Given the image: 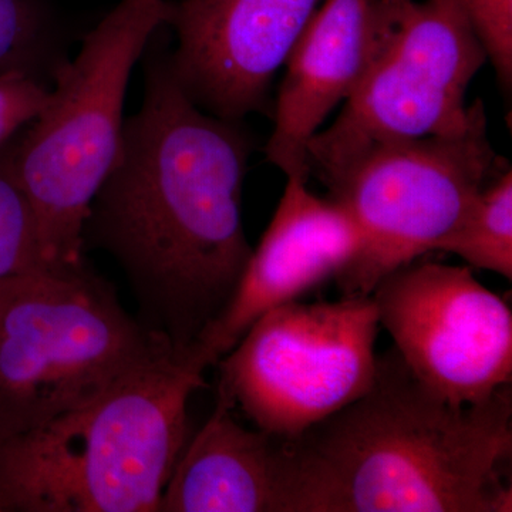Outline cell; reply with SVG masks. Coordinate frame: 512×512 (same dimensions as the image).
Returning a JSON list of instances; mask_svg holds the SVG:
<instances>
[{"mask_svg": "<svg viewBox=\"0 0 512 512\" xmlns=\"http://www.w3.org/2000/svg\"><path fill=\"white\" fill-rule=\"evenodd\" d=\"M144 55L143 103L124 121L119 157L90 205L84 251L119 264L140 322L191 360L254 249L242 221L252 141L241 121L187 96L164 46Z\"/></svg>", "mask_w": 512, "mask_h": 512, "instance_id": "cell-1", "label": "cell"}, {"mask_svg": "<svg viewBox=\"0 0 512 512\" xmlns=\"http://www.w3.org/2000/svg\"><path fill=\"white\" fill-rule=\"evenodd\" d=\"M285 512H511L510 386L448 402L392 349L355 402L282 439Z\"/></svg>", "mask_w": 512, "mask_h": 512, "instance_id": "cell-2", "label": "cell"}, {"mask_svg": "<svg viewBox=\"0 0 512 512\" xmlns=\"http://www.w3.org/2000/svg\"><path fill=\"white\" fill-rule=\"evenodd\" d=\"M204 372L171 356L0 440V512H160Z\"/></svg>", "mask_w": 512, "mask_h": 512, "instance_id": "cell-3", "label": "cell"}, {"mask_svg": "<svg viewBox=\"0 0 512 512\" xmlns=\"http://www.w3.org/2000/svg\"><path fill=\"white\" fill-rule=\"evenodd\" d=\"M167 8L168 0H120L57 69L46 106L16 137V168L49 269L86 264L84 222L120 154L128 82Z\"/></svg>", "mask_w": 512, "mask_h": 512, "instance_id": "cell-4", "label": "cell"}, {"mask_svg": "<svg viewBox=\"0 0 512 512\" xmlns=\"http://www.w3.org/2000/svg\"><path fill=\"white\" fill-rule=\"evenodd\" d=\"M171 356V346L128 315L87 264L3 279L0 440L82 407Z\"/></svg>", "mask_w": 512, "mask_h": 512, "instance_id": "cell-5", "label": "cell"}, {"mask_svg": "<svg viewBox=\"0 0 512 512\" xmlns=\"http://www.w3.org/2000/svg\"><path fill=\"white\" fill-rule=\"evenodd\" d=\"M507 167L487 134L484 106L453 134L377 144L326 183L363 248L338 279L342 295H370L384 276L436 252L488 181Z\"/></svg>", "mask_w": 512, "mask_h": 512, "instance_id": "cell-6", "label": "cell"}, {"mask_svg": "<svg viewBox=\"0 0 512 512\" xmlns=\"http://www.w3.org/2000/svg\"><path fill=\"white\" fill-rule=\"evenodd\" d=\"M379 329L372 295L285 303L218 360V393L256 429L291 439L370 389Z\"/></svg>", "mask_w": 512, "mask_h": 512, "instance_id": "cell-7", "label": "cell"}, {"mask_svg": "<svg viewBox=\"0 0 512 512\" xmlns=\"http://www.w3.org/2000/svg\"><path fill=\"white\" fill-rule=\"evenodd\" d=\"M485 62L457 0H407L362 82L309 143V174L326 184L377 144L464 130L484 106H468L466 93Z\"/></svg>", "mask_w": 512, "mask_h": 512, "instance_id": "cell-8", "label": "cell"}, {"mask_svg": "<svg viewBox=\"0 0 512 512\" xmlns=\"http://www.w3.org/2000/svg\"><path fill=\"white\" fill-rule=\"evenodd\" d=\"M370 295L404 365L443 399L480 403L510 386V305L468 266L413 261Z\"/></svg>", "mask_w": 512, "mask_h": 512, "instance_id": "cell-9", "label": "cell"}, {"mask_svg": "<svg viewBox=\"0 0 512 512\" xmlns=\"http://www.w3.org/2000/svg\"><path fill=\"white\" fill-rule=\"evenodd\" d=\"M322 0H168L177 82L198 107L242 121L268 103L272 80Z\"/></svg>", "mask_w": 512, "mask_h": 512, "instance_id": "cell-10", "label": "cell"}, {"mask_svg": "<svg viewBox=\"0 0 512 512\" xmlns=\"http://www.w3.org/2000/svg\"><path fill=\"white\" fill-rule=\"evenodd\" d=\"M362 248L359 229L338 202L313 194L305 178H286L271 224L252 249L237 291L201 336L191 362L202 370L217 365L256 319L299 301L330 279L338 281Z\"/></svg>", "mask_w": 512, "mask_h": 512, "instance_id": "cell-11", "label": "cell"}, {"mask_svg": "<svg viewBox=\"0 0 512 512\" xmlns=\"http://www.w3.org/2000/svg\"><path fill=\"white\" fill-rule=\"evenodd\" d=\"M400 5L322 0L284 64L269 163L308 180V146L330 113L352 96L392 35Z\"/></svg>", "mask_w": 512, "mask_h": 512, "instance_id": "cell-12", "label": "cell"}, {"mask_svg": "<svg viewBox=\"0 0 512 512\" xmlns=\"http://www.w3.org/2000/svg\"><path fill=\"white\" fill-rule=\"evenodd\" d=\"M285 500L284 441L242 426L218 393L178 458L160 512H285Z\"/></svg>", "mask_w": 512, "mask_h": 512, "instance_id": "cell-13", "label": "cell"}, {"mask_svg": "<svg viewBox=\"0 0 512 512\" xmlns=\"http://www.w3.org/2000/svg\"><path fill=\"white\" fill-rule=\"evenodd\" d=\"M460 256L468 268L512 279V171L505 167L484 185L436 252Z\"/></svg>", "mask_w": 512, "mask_h": 512, "instance_id": "cell-14", "label": "cell"}, {"mask_svg": "<svg viewBox=\"0 0 512 512\" xmlns=\"http://www.w3.org/2000/svg\"><path fill=\"white\" fill-rule=\"evenodd\" d=\"M67 57L46 0H0V73H22L52 87Z\"/></svg>", "mask_w": 512, "mask_h": 512, "instance_id": "cell-15", "label": "cell"}, {"mask_svg": "<svg viewBox=\"0 0 512 512\" xmlns=\"http://www.w3.org/2000/svg\"><path fill=\"white\" fill-rule=\"evenodd\" d=\"M15 141L0 147V281L49 269L40 255L35 211L16 168Z\"/></svg>", "mask_w": 512, "mask_h": 512, "instance_id": "cell-16", "label": "cell"}, {"mask_svg": "<svg viewBox=\"0 0 512 512\" xmlns=\"http://www.w3.org/2000/svg\"><path fill=\"white\" fill-rule=\"evenodd\" d=\"M504 90L512 83V0H457Z\"/></svg>", "mask_w": 512, "mask_h": 512, "instance_id": "cell-17", "label": "cell"}, {"mask_svg": "<svg viewBox=\"0 0 512 512\" xmlns=\"http://www.w3.org/2000/svg\"><path fill=\"white\" fill-rule=\"evenodd\" d=\"M50 86L22 73H0V147L19 136L39 116Z\"/></svg>", "mask_w": 512, "mask_h": 512, "instance_id": "cell-18", "label": "cell"}, {"mask_svg": "<svg viewBox=\"0 0 512 512\" xmlns=\"http://www.w3.org/2000/svg\"><path fill=\"white\" fill-rule=\"evenodd\" d=\"M379 2L389 3V5H400V3L407 2V0H379Z\"/></svg>", "mask_w": 512, "mask_h": 512, "instance_id": "cell-19", "label": "cell"}, {"mask_svg": "<svg viewBox=\"0 0 512 512\" xmlns=\"http://www.w3.org/2000/svg\"><path fill=\"white\" fill-rule=\"evenodd\" d=\"M2 281H3V279H2ZM2 281H0V286H2Z\"/></svg>", "mask_w": 512, "mask_h": 512, "instance_id": "cell-20", "label": "cell"}]
</instances>
